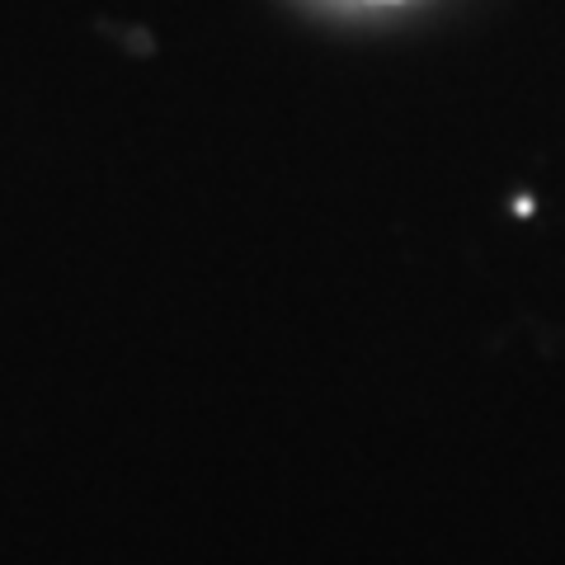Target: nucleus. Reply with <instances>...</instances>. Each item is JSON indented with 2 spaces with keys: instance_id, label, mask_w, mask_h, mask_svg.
Wrapping results in <instances>:
<instances>
[{
  "instance_id": "obj_1",
  "label": "nucleus",
  "mask_w": 565,
  "mask_h": 565,
  "mask_svg": "<svg viewBox=\"0 0 565 565\" xmlns=\"http://www.w3.org/2000/svg\"><path fill=\"white\" fill-rule=\"evenodd\" d=\"M367 6H401V0H367Z\"/></svg>"
}]
</instances>
